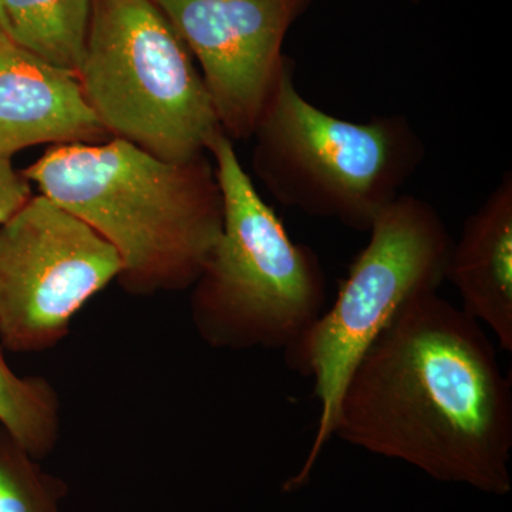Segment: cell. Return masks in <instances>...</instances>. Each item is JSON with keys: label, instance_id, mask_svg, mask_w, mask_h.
<instances>
[{"label": "cell", "instance_id": "6da1fadb", "mask_svg": "<svg viewBox=\"0 0 512 512\" xmlns=\"http://www.w3.org/2000/svg\"><path fill=\"white\" fill-rule=\"evenodd\" d=\"M335 436L436 480L508 494L511 377L476 319L439 292L421 293L353 367Z\"/></svg>", "mask_w": 512, "mask_h": 512}, {"label": "cell", "instance_id": "7a4b0ae2", "mask_svg": "<svg viewBox=\"0 0 512 512\" xmlns=\"http://www.w3.org/2000/svg\"><path fill=\"white\" fill-rule=\"evenodd\" d=\"M22 174L116 249V282L131 296L191 289L221 235L224 200L208 154L168 161L110 138L47 148Z\"/></svg>", "mask_w": 512, "mask_h": 512}, {"label": "cell", "instance_id": "3957f363", "mask_svg": "<svg viewBox=\"0 0 512 512\" xmlns=\"http://www.w3.org/2000/svg\"><path fill=\"white\" fill-rule=\"evenodd\" d=\"M224 221L217 244L191 286L195 332L212 349H288L325 311L319 256L296 244L242 167L234 141L212 138Z\"/></svg>", "mask_w": 512, "mask_h": 512}, {"label": "cell", "instance_id": "277c9868", "mask_svg": "<svg viewBox=\"0 0 512 512\" xmlns=\"http://www.w3.org/2000/svg\"><path fill=\"white\" fill-rule=\"evenodd\" d=\"M252 170L279 204L369 232L426 158L404 114L365 123L306 100L288 59L256 124Z\"/></svg>", "mask_w": 512, "mask_h": 512}, {"label": "cell", "instance_id": "5b68a950", "mask_svg": "<svg viewBox=\"0 0 512 512\" xmlns=\"http://www.w3.org/2000/svg\"><path fill=\"white\" fill-rule=\"evenodd\" d=\"M77 76L111 138L163 160L208 154L222 131L194 57L153 0H94Z\"/></svg>", "mask_w": 512, "mask_h": 512}, {"label": "cell", "instance_id": "8992f818", "mask_svg": "<svg viewBox=\"0 0 512 512\" xmlns=\"http://www.w3.org/2000/svg\"><path fill=\"white\" fill-rule=\"evenodd\" d=\"M370 239L349 266L330 308L284 350L286 365L312 379L319 419L311 451L285 490L302 487L335 436L343 387L360 357L413 296L437 292L446 281L453 239L439 212L400 194L377 218Z\"/></svg>", "mask_w": 512, "mask_h": 512}, {"label": "cell", "instance_id": "52a82bcc", "mask_svg": "<svg viewBox=\"0 0 512 512\" xmlns=\"http://www.w3.org/2000/svg\"><path fill=\"white\" fill-rule=\"evenodd\" d=\"M121 272L106 239L37 194L0 224V343L18 355L56 348L77 313Z\"/></svg>", "mask_w": 512, "mask_h": 512}, {"label": "cell", "instance_id": "ba28073f", "mask_svg": "<svg viewBox=\"0 0 512 512\" xmlns=\"http://www.w3.org/2000/svg\"><path fill=\"white\" fill-rule=\"evenodd\" d=\"M153 2L197 60L222 131L249 140L288 62V30L312 0Z\"/></svg>", "mask_w": 512, "mask_h": 512}, {"label": "cell", "instance_id": "9c48e42d", "mask_svg": "<svg viewBox=\"0 0 512 512\" xmlns=\"http://www.w3.org/2000/svg\"><path fill=\"white\" fill-rule=\"evenodd\" d=\"M106 128L84 97L79 76L0 39V157L49 144H100Z\"/></svg>", "mask_w": 512, "mask_h": 512}, {"label": "cell", "instance_id": "30bf717a", "mask_svg": "<svg viewBox=\"0 0 512 512\" xmlns=\"http://www.w3.org/2000/svg\"><path fill=\"white\" fill-rule=\"evenodd\" d=\"M446 279L463 311L484 323L512 352V173L508 171L474 214L448 255Z\"/></svg>", "mask_w": 512, "mask_h": 512}, {"label": "cell", "instance_id": "8fae6325", "mask_svg": "<svg viewBox=\"0 0 512 512\" xmlns=\"http://www.w3.org/2000/svg\"><path fill=\"white\" fill-rule=\"evenodd\" d=\"M0 5L16 45L77 73L94 0H0Z\"/></svg>", "mask_w": 512, "mask_h": 512}, {"label": "cell", "instance_id": "7c38bea8", "mask_svg": "<svg viewBox=\"0 0 512 512\" xmlns=\"http://www.w3.org/2000/svg\"><path fill=\"white\" fill-rule=\"evenodd\" d=\"M0 427L30 457L55 451L62 434V400L49 379L19 376L10 369L0 343Z\"/></svg>", "mask_w": 512, "mask_h": 512}, {"label": "cell", "instance_id": "4fadbf2b", "mask_svg": "<svg viewBox=\"0 0 512 512\" xmlns=\"http://www.w3.org/2000/svg\"><path fill=\"white\" fill-rule=\"evenodd\" d=\"M69 487L0 427V512H63Z\"/></svg>", "mask_w": 512, "mask_h": 512}, {"label": "cell", "instance_id": "5bb4252c", "mask_svg": "<svg viewBox=\"0 0 512 512\" xmlns=\"http://www.w3.org/2000/svg\"><path fill=\"white\" fill-rule=\"evenodd\" d=\"M33 197L32 184L10 158L0 157V224L12 218Z\"/></svg>", "mask_w": 512, "mask_h": 512}, {"label": "cell", "instance_id": "9a60e30c", "mask_svg": "<svg viewBox=\"0 0 512 512\" xmlns=\"http://www.w3.org/2000/svg\"><path fill=\"white\" fill-rule=\"evenodd\" d=\"M9 37L8 25H6L5 15H3L2 5H0V39Z\"/></svg>", "mask_w": 512, "mask_h": 512}]
</instances>
